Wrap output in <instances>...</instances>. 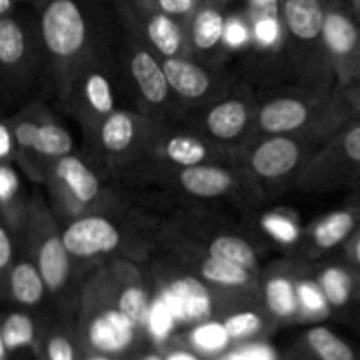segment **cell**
Masks as SVG:
<instances>
[{
    "instance_id": "1",
    "label": "cell",
    "mask_w": 360,
    "mask_h": 360,
    "mask_svg": "<svg viewBox=\"0 0 360 360\" xmlns=\"http://www.w3.org/2000/svg\"><path fill=\"white\" fill-rule=\"evenodd\" d=\"M41 32L48 51L60 62H72L88 42V21L76 0H48Z\"/></svg>"
},
{
    "instance_id": "2",
    "label": "cell",
    "mask_w": 360,
    "mask_h": 360,
    "mask_svg": "<svg viewBox=\"0 0 360 360\" xmlns=\"http://www.w3.org/2000/svg\"><path fill=\"white\" fill-rule=\"evenodd\" d=\"M322 39L341 83L345 86L360 83V23L341 7H329Z\"/></svg>"
},
{
    "instance_id": "3",
    "label": "cell",
    "mask_w": 360,
    "mask_h": 360,
    "mask_svg": "<svg viewBox=\"0 0 360 360\" xmlns=\"http://www.w3.org/2000/svg\"><path fill=\"white\" fill-rule=\"evenodd\" d=\"M120 231L111 220L98 214L81 217L70 221L62 232L63 245L67 252L76 259H91V257L111 253L120 245Z\"/></svg>"
},
{
    "instance_id": "4",
    "label": "cell",
    "mask_w": 360,
    "mask_h": 360,
    "mask_svg": "<svg viewBox=\"0 0 360 360\" xmlns=\"http://www.w3.org/2000/svg\"><path fill=\"white\" fill-rule=\"evenodd\" d=\"M162 297L171 308L179 323H200L213 313V299L200 280L192 276H178L165 285Z\"/></svg>"
},
{
    "instance_id": "5",
    "label": "cell",
    "mask_w": 360,
    "mask_h": 360,
    "mask_svg": "<svg viewBox=\"0 0 360 360\" xmlns=\"http://www.w3.org/2000/svg\"><path fill=\"white\" fill-rule=\"evenodd\" d=\"M302 148L290 136H273L250 155V167L262 179H281L301 164Z\"/></svg>"
},
{
    "instance_id": "6",
    "label": "cell",
    "mask_w": 360,
    "mask_h": 360,
    "mask_svg": "<svg viewBox=\"0 0 360 360\" xmlns=\"http://www.w3.org/2000/svg\"><path fill=\"white\" fill-rule=\"evenodd\" d=\"M139 327L118 308L104 309L90 320L86 338L90 347L102 355L123 354L134 343Z\"/></svg>"
},
{
    "instance_id": "7",
    "label": "cell",
    "mask_w": 360,
    "mask_h": 360,
    "mask_svg": "<svg viewBox=\"0 0 360 360\" xmlns=\"http://www.w3.org/2000/svg\"><path fill=\"white\" fill-rule=\"evenodd\" d=\"M14 139L20 150L34 151L39 157L62 158L72 151V137L56 123L25 120L14 129Z\"/></svg>"
},
{
    "instance_id": "8",
    "label": "cell",
    "mask_w": 360,
    "mask_h": 360,
    "mask_svg": "<svg viewBox=\"0 0 360 360\" xmlns=\"http://www.w3.org/2000/svg\"><path fill=\"white\" fill-rule=\"evenodd\" d=\"M134 6L143 16L144 34L150 44L164 58H174L185 46V35L178 20L158 9L153 0H134Z\"/></svg>"
},
{
    "instance_id": "9",
    "label": "cell",
    "mask_w": 360,
    "mask_h": 360,
    "mask_svg": "<svg viewBox=\"0 0 360 360\" xmlns=\"http://www.w3.org/2000/svg\"><path fill=\"white\" fill-rule=\"evenodd\" d=\"M53 179L65 199L72 200L74 206H86L101 193V181L95 172L74 155L58 158L53 169Z\"/></svg>"
},
{
    "instance_id": "10",
    "label": "cell",
    "mask_w": 360,
    "mask_h": 360,
    "mask_svg": "<svg viewBox=\"0 0 360 360\" xmlns=\"http://www.w3.org/2000/svg\"><path fill=\"white\" fill-rule=\"evenodd\" d=\"M311 108L301 98L280 97L262 105L259 112V127L271 136H290L308 125Z\"/></svg>"
},
{
    "instance_id": "11",
    "label": "cell",
    "mask_w": 360,
    "mask_h": 360,
    "mask_svg": "<svg viewBox=\"0 0 360 360\" xmlns=\"http://www.w3.org/2000/svg\"><path fill=\"white\" fill-rule=\"evenodd\" d=\"M327 7L322 0H281V18L292 37L311 42L322 37Z\"/></svg>"
},
{
    "instance_id": "12",
    "label": "cell",
    "mask_w": 360,
    "mask_h": 360,
    "mask_svg": "<svg viewBox=\"0 0 360 360\" xmlns=\"http://www.w3.org/2000/svg\"><path fill=\"white\" fill-rule=\"evenodd\" d=\"M130 72L137 90L151 105H160L167 101L169 81L162 62H158L148 49H136L130 58Z\"/></svg>"
},
{
    "instance_id": "13",
    "label": "cell",
    "mask_w": 360,
    "mask_h": 360,
    "mask_svg": "<svg viewBox=\"0 0 360 360\" xmlns=\"http://www.w3.org/2000/svg\"><path fill=\"white\" fill-rule=\"evenodd\" d=\"M179 185L190 195L200 199H214L221 197L234 185V176L224 167L200 164L192 167H183L178 174Z\"/></svg>"
},
{
    "instance_id": "14",
    "label": "cell",
    "mask_w": 360,
    "mask_h": 360,
    "mask_svg": "<svg viewBox=\"0 0 360 360\" xmlns=\"http://www.w3.org/2000/svg\"><path fill=\"white\" fill-rule=\"evenodd\" d=\"M162 65H164L169 86L181 98H188V101L202 98L213 84L211 76L202 67L181 56L164 58Z\"/></svg>"
},
{
    "instance_id": "15",
    "label": "cell",
    "mask_w": 360,
    "mask_h": 360,
    "mask_svg": "<svg viewBox=\"0 0 360 360\" xmlns=\"http://www.w3.org/2000/svg\"><path fill=\"white\" fill-rule=\"evenodd\" d=\"M204 125L214 139L234 141L241 137L250 125V109L239 98H227L207 111Z\"/></svg>"
},
{
    "instance_id": "16",
    "label": "cell",
    "mask_w": 360,
    "mask_h": 360,
    "mask_svg": "<svg viewBox=\"0 0 360 360\" xmlns=\"http://www.w3.org/2000/svg\"><path fill=\"white\" fill-rule=\"evenodd\" d=\"M37 267L51 292H58L65 285L70 273V253L63 245L62 234H48L37 245Z\"/></svg>"
},
{
    "instance_id": "17",
    "label": "cell",
    "mask_w": 360,
    "mask_h": 360,
    "mask_svg": "<svg viewBox=\"0 0 360 360\" xmlns=\"http://www.w3.org/2000/svg\"><path fill=\"white\" fill-rule=\"evenodd\" d=\"M217 0H204L199 9L188 18L190 42L200 51H211L224 42L227 18L218 7Z\"/></svg>"
},
{
    "instance_id": "18",
    "label": "cell",
    "mask_w": 360,
    "mask_h": 360,
    "mask_svg": "<svg viewBox=\"0 0 360 360\" xmlns=\"http://www.w3.org/2000/svg\"><path fill=\"white\" fill-rule=\"evenodd\" d=\"M9 288L14 301L23 306L39 304L48 290L37 264L30 260H21L13 266L9 273Z\"/></svg>"
},
{
    "instance_id": "19",
    "label": "cell",
    "mask_w": 360,
    "mask_h": 360,
    "mask_svg": "<svg viewBox=\"0 0 360 360\" xmlns=\"http://www.w3.org/2000/svg\"><path fill=\"white\" fill-rule=\"evenodd\" d=\"M137 139V120L130 112L112 111L102 120L101 144L109 155H123Z\"/></svg>"
},
{
    "instance_id": "20",
    "label": "cell",
    "mask_w": 360,
    "mask_h": 360,
    "mask_svg": "<svg viewBox=\"0 0 360 360\" xmlns=\"http://www.w3.org/2000/svg\"><path fill=\"white\" fill-rule=\"evenodd\" d=\"M162 153L169 162L179 165V167H192V165H200L207 160L210 148L199 137L188 136V134H176V136L165 139Z\"/></svg>"
},
{
    "instance_id": "21",
    "label": "cell",
    "mask_w": 360,
    "mask_h": 360,
    "mask_svg": "<svg viewBox=\"0 0 360 360\" xmlns=\"http://www.w3.org/2000/svg\"><path fill=\"white\" fill-rule=\"evenodd\" d=\"M306 343L320 360H359L352 345L323 326H316L306 333Z\"/></svg>"
},
{
    "instance_id": "22",
    "label": "cell",
    "mask_w": 360,
    "mask_h": 360,
    "mask_svg": "<svg viewBox=\"0 0 360 360\" xmlns=\"http://www.w3.org/2000/svg\"><path fill=\"white\" fill-rule=\"evenodd\" d=\"M81 97H83L84 105L94 116H105L111 115L115 109V91H112L111 83L102 72H90L86 74L81 86Z\"/></svg>"
},
{
    "instance_id": "23",
    "label": "cell",
    "mask_w": 360,
    "mask_h": 360,
    "mask_svg": "<svg viewBox=\"0 0 360 360\" xmlns=\"http://www.w3.org/2000/svg\"><path fill=\"white\" fill-rule=\"evenodd\" d=\"M357 225V214L352 211H336L316 224L313 238L319 248L329 250L343 243Z\"/></svg>"
},
{
    "instance_id": "24",
    "label": "cell",
    "mask_w": 360,
    "mask_h": 360,
    "mask_svg": "<svg viewBox=\"0 0 360 360\" xmlns=\"http://www.w3.org/2000/svg\"><path fill=\"white\" fill-rule=\"evenodd\" d=\"M207 255L227 260L252 271L257 267V253L248 241L239 236H218L207 246Z\"/></svg>"
},
{
    "instance_id": "25",
    "label": "cell",
    "mask_w": 360,
    "mask_h": 360,
    "mask_svg": "<svg viewBox=\"0 0 360 360\" xmlns=\"http://www.w3.org/2000/svg\"><path fill=\"white\" fill-rule=\"evenodd\" d=\"M27 55V35L14 16L0 20V62L4 67H14Z\"/></svg>"
},
{
    "instance_id": "26",
    "label": "cell",
    "mask_w": 360,
    "mask_h": 360,
    "mask_svg": "<svg viewBox=\"0 0 360 360\" xmlns=\"http://www.w3.org/2000/svg\"><path fill=\"white\" fill-rule=\"evenodd\" d=\"M200 276L206 281H211V283L227 288L245 287L252 280L250 269L238 266V264L227 262V260L214 259L211 255H207V259L200 266Z\"/></svg>"
},
{
    "instance_id": "27",
    "label": "cell",
    "mask_w": 360,
    "mask_h": 360,
    "mask_svg": "<svg viewBox=\"0 0 360 360\" xmlns=\"http://www.w3.org/2000/svg\"><path fill=\"white\" fill-rule=\"evenodd\" d=\"M266 302L271 313L280 319H290L299 311L297 288L288 278H271L266 285Z\"/></svg>"
},
{
    "instance_id": "28",
    "label": "cell",
    "mask_w": 360,
    "mask_h": 360,
    "mask_svg": "<svg viewBox=\"0 0 360 360\" xmlns=\"http://www.w3.org/2000/svg\"><path fill=\"white\" fill-rule=\"evenodd\" d=\"M231 341L225 323L214 322V320H204V322L197 323V327H193V330L190 333L192 347L199 354L207 355V357L224 354Z\"/></svg>"
},
{
    "instance_id": "29",
    "label": "cell",
    "mask_w": 360,
    "mask_h": 360,
    "mask_svg": "<svg viewBox=\"0 0 360 360\" xmlns=\"http://www.w3.org/2000/svg\"><path fill=\"white\" fill-rule=\"evenodd\" d=\"M151 304L150 295H148L146 288L139 283H127L125 287L120 290L118 304L116 308L122 313H125L137 327H146L148 316H150Z\"/></svg>"
},
{
    "instance_id": "30",
    "label": "cell",
    "mask_w": 360,
    "mask_h": 360,
    "mask_svg": "<svg viewBox=\"0 0 360 360\" xmlns=\"http://www.w3.org/2000/svg\"><path fill=\"white\" fill-rule=\"evenodd\" d=\"M35 340L34 322L25 313H11L6 316L0 330V343L9 350V354L23 347H30Z\"/></svg>"
},
{
    "instance_id": "31",
    "label": "cell",
    "mask_w": 360,
    "mask_h": 360,
    "mask_svg": "<svg viewBox=\"0 0 360 360\" xmlns=\"http://www.w3.org/2000/svg\"><path fill=\"white\" fill-rule=\"evenodd\" d=\"M319 285L322 287L327 301L334 308H343L350 302L354 294V281L352 276L341 267H327L320 273Z\"/></svg>"
},
{
    "instance_id": "32",
    "label": "cell",
    "mask_w": 360,
    "mask_h": 360,
    "mask_svg": "<svg viewBox=\"0 0 360 360\" xmlns=\"http://www.w3.org/2000/svg\"><path fill=\"white\" fill-rule=\"evenodd\" d=\"M176 326H178V320L172 315L171 308H169V304L165 302V299L162 297V295H158L153 301V304H151L146 330L150 333V336L153 338L155 341L162 343V341H165L171 336L172 330L176 329Z\"/></svg>"
},
{
    "instance_id": "33",
    "label": "cell",
    "mask_w": 360,
    "mask_h": 360,
    "mask_svg": "<svg viewBox=\"0 0 360 360\" xmlns=\"http://www.w3.org/2000/svg\"><path fill=\"white\" fill-rule=\"evenodd\" d=\"M232 341L248 340L262 329V319L255 311H239L224 320Z\"/></svg>"
},
{
    "instance_id": "34",
    "label": "cell",
    "mask_w": 360,
    "mask_h": 360,
    "mask_svg": "<svg viewBox=\"0 0 360 360\" xmlns=\"http://www.w3.org/2000/svg\"><path fill=\"white\" fill-rule=\"evenodd\" d=\"M336 146L348 167L360 174V122L352 123L343 130Z\"/></svg>"
},
{
    "instance_id": "35",
    "label": "cell",
    "mask_w": 360,
    "mask_h": 360,
    "mask_svg": "<svg viewBox=\"0 0 360 360\" xmlns=\"http://www.w3.org/2000/svg\"><path fill=\"white\" fill-rule=\"evenodd\" d=\"M262 227L278 243L290 245L299 238V227L294 220L278 213H269L262 218Z\"/></svg>"
},
{
    "instance_id": "36",
    "label": "cell",
    "mask_w": 360,
    "mask_h": 360,
    "mask_svg": "<svg viewBox=\"0 0 360 360\" xmlns=\"http://www.w3.org/2000/svg\"><path fill=\"white\" fill-rule=\"evenodd\" d=\"M297 288V299L299 306L304 309L306 313L311 315H322L329 308V301H327L326 294H323L322 287L313 281H299L295 285Z\"/></svg>"
},
{
    "instance_id": "37",
    "label": "cell",
    "mask_w": 360,
    "mask_h": 360,
    "mask_svg": "<svg viewBox=\"0 0 360 360\" xmlns=\"http://www.w3.org/2000/svg\"><path fill=\"white\" fill-rule=\"evenodd\" d=\"M253 37L259 42L260 46H274L280 41L281 35V27L280 20H278L274 14L262 13L260 16H257V20L253 21Z\"/></svg>"
},
{
    "instance_id": "38",
    "label": "cell",
    "mask_w": 360,
    "mask_h": 360,
    "mask_svg": "<svg viewBox=\"0 0 360 360\" xmlns=\"http://www.w3.org/2000/svg\"><path fill=\"white\" fill-rule=\"evenodd\" d=\"M18 193H20V179H18L16 171L11 167L9 162H2L0 165V200L6 210L11 206V202H14Z\"/></svg>"
},
{
    "instance_id": "39",
    "label": "cell",
    "mask_w": 360,
    "mask_h": 360,
    "mask_svg": "<svg viewBox=\"0 0 360 360\" xmlns=\"http://www.w3.org/2000/svg\"><path fill=\"white\" fill-rule=\"evenodd\" d=\"M250 34H253L250 30V27L246 25L245 20H241L239 16L227 18V23H225V34H224V42L229 48H239V46H245L250 41Z\"/></svg>"
},
{
    "instance_id": "40",
    "label": "cell",
    "mask_w": 360,
    "mask_h": 360,
    "mask_svg": "<svg viewBox=\"0 0 360 360\" xmlns=\"http://www.w3.org/2000/svg\"><path fill=\"white\" fill-rule=\"evenodd\" d=\"M157 4L158 9H162L164 13L171 14L172 18L179 20H188L193 13L200 7V4L204 0H153Z\"/></svg>"
},
{
    "instance_id": "41",
    "label": "cell",
    "mask_w": 360,
    "mask_h": 360,
    "mask_svg": "<svg viewBox=\"0 0 360 360\" xmlns=\"http://www.w3.org/2000/svg\"><path fill=\"white\" fill-rule=\"evenodd\" d=\"M46 360H76V352L69 338L60 334L49 338L46 347Z\"/></svg>"
},
{
    "instance_id": "42",
    "label": "cell",
    "mask_w": 360,
    "mask_h": 360,
    "mask_svg": "<svg viewBox=\"0 0 360 360\" xmlns=\"http://www.w3.org/2000/svg\"><path fill=\"white\" fill-rule=\"evenodd\" d=\"M241 354L245 360H278L276 352L269 345L264 343L246 345V347L241 348Z\"/></svg>"
},
{
    "instance_id": "43",
    "label": "cell",
    "mask_w": 360,
    "mask_h": 360,
    "mask_svg": "<svg viewBox=\"0 0 360 360\" xmlns=\"http://www.w3.org/2000/svg\"><path fill=\"white\" fill-rule=\"evenodd\" d=\"M14 143H16V139H14V130H11V127L4 122L0 125V158L4 162H7V158L13 155Z\"/></svg>"
},
{
    "instance_id": "44",
    "label": "cell",
    "mask_w": 360,
    "mask_h": 360,
    "mask_svg": "<svg viewBox=\"0 0 360 360\" xmlns=\"http://www.w3.org/2000/svg\"><path fill=\"white\" fill-rule=\"evenodd\" d=\"M13 260V243H11L9 232L6 227L0 229V267L7 269Z\"/></svg>"
},
{
    "instance_id": "45",
    "label": "cell",
    "mask_w": 360,
    "mask_h": 360,
    "mask_svg": "<svg viewBox=\"0 0 360 360\" xmlns=\"http://www.w3.org/2000/svg\"><path fill=\"white\" fill-rule=\"evenodd\" d=\"M348 102H350L352 109L357 111L360 115V83L354 84V86H348V94H347Z\"/></svg>"
},
{
    "instance_id": "46",
    "label": "cell",
    "mask_w": 360,
    "mask_h": 360,
    "mask_svg": "<svg viewBox=\"0 0 360 360\" xmlns=\"http://www.w3.org/2000/svg\"><path fill=\"white\" fill-rule=\"evenodd\" d=\"M165 360H200L195 354L186 350H174L165 357Z\"/></svg>"
},
{
    "instance_id": "47",
    "label": "cell",
    "mask_w": 360,
    "mask_h": 360,
    "mask_svg": "<svg viewBox=\"0 0 360 360\" xmlns=\"http://www.w3.org/2000/svg\"><path fill=\"white\" fill-rule=\"evenodd\" d=\"M16 2H20V0H0V14H2V16L9 14L11 9H13L14 4H16ZM28 2H42V4H46V2H48V0H28Z\"/></svg>"
},
{
    "instance_id": "48",
    "label": "cell",
    "mask_w": 360,
    "mask_h": 360,
    "mask_svg": "<svg viewBox=\"0 0 360 360\" xmlns=\"http://www.w3.org/2000/svg\"><path fill=\"white\" fill-rule=\"evenodd\" d=\"M217 360H245V357H243L241 350H234V352H229V354L221 355V357Z\"/></svg>"
},
{
    "instance_id": "49",
    "label": "cell",
    "mask_w": 360,
    "mask_h": 360,
    "mask_svg": "<svg viewBox=\"0 0 360 360\" xmlns=\"http://www.w3.org/2000/svg\"><path fill=\"white\" fill-rule=\"evenodd\" d=\"M252 2H253V6L260 7V9H266L267 6H273L274 0H252Z\"/></svg>"
},
{
    "instance_id": "50",
    "label": "cell",
    "mask_w": 360,
    "mask_h": 360,
    "mask_svg": "<svg viewBox=\"0 0 360 360\" xmlns=\"http://www.w3.org/2000/svg\"><path fill=\"white\" fill-rule=\"evenodd\" d=\"M86 360H112L111 357H108V355H95V357H90V359H86Z\"/></svg>"
},
{
    "instance_id": "51",
    "label": "cell",
    "mask_w": 360,
    "mask_h": 360,
    "mask_svg": "<svg viewBox=\"0 0 360 360\" xmlns=\"http://www.w3.org/2000/svg\"><path fill=\"white\" fill-rule=\"evenodd\" d=\"M143 360H165V359H162L160 355H148V357H144Z\"/></svg>"
},
{
    "instance_id": "52",
    "label": "cell",
    "mask_w": 360,
    "mask_h": 360,
    "mask_svg": "<svg viewBox=\"0 0 360 360\" xmlns=\"http://www.w3.org/2000/svg\"><path fill=\"white\" fill-rule=\"evenodd\" d=\"M352 4H354L355 9H357L359 13H360V0H352Z\"/></svg>"
},
{
    "instance_id": "53",
    "label": "cell",
    "mask_w": 360,
    "mask_h": 360,
    "mask_svg": "<svg viewBox=\"0 0 360 360\" xmlns=\"http://www.w3.org/2000/svg\"><path fill=\"white\" fill-rule=\"evenodd\" d=\"M357 257H359V260H360V243H359V250H357Z\"/></svg>"
},
{
    "instance_id": "54",
    "label": "cell",
    "mask_w": 360,
    "mask_h": 360,
    "mask_svg": "<svg viewBox=\"0 0 360 360\" xmlns=\"http://www.w3.org/2000/svg\"><path fill=\"white\" fill-rule=\"evenodd\" d=\"M217 2H224V0H217Z\"/></svg>"
},
{
    "instance_id": "55",
    "label": "cell",
    "mask_w": 360,
    "mask_h": 360,
    "mask_svg": "<svg viewBox=\"0 0 360 360\" xmlns=\"http://www.w3.org/2000/svg\"><path fill=\"white\" fill-rule=\"evenodd\" d=\"M39 360H44V359H39Z\"/></svg>"
},
{
    "instance_id": "56",
    "label": "cell",
    "mask_w": 360,
    "mask_h": 360,
    "mask_svg": "<svg viewBox=\"0 0 360 360\" xmlns=\"http://www.w3.org/2000/svg\"><path fill=\"white\" fill-rule=\"evenodd\" d=\"M359 14H360V13H359Z\"/></svg>"
}]
</instances>
